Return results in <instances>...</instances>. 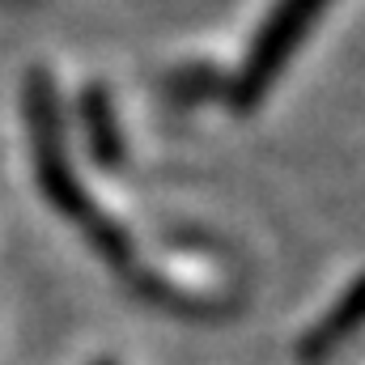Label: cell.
Here are the masks:
<instances>
[{"label":"cell","instance_id":"obj_1","mask_svg":"<svg viewBox=\"0 0 365 365\" xmlns=\"http://www.w3.org/2000/svg\"><path fill=\"white\" fill-rule=\"evenodd\" d=\"M21 115H26V132H30V162H34V182L43 191V200L68 217L81 221L93 208L86 187L77 179L73 153H68V123H64V102L60 86L47 68H30L21 81Z\"/></svg>","mask_w":365,"mask_h":365},{"label":"cell","instance_id":"obj_2","mask_svg":"<svg viewBox=\"0 0 365 365\" xmlns=\"http://www.w3.org/2000/svg\"><path fill=\"white\" fill-rule=\"evenodd\" d=\"M331 0H276L272 13L259 21L238 73L225 81V93L238 110H255L268 93H272L276 77L284 73V64L297 56V47L306 43V34L319 26L323 9Z\"/></svg>","mask_w":365,"mask_h":365},{"label":"cell","instance_id":"obj_3","mask_svg":"<svg viewBox=\"0 0 365 365\" xmlns=\"http://www.w3.org/2000/svg\"><path fill=\"white\" fill-rule=\"evenodd\" d=\"M77 123H81V136H86V153H90V162L98 170H119L128 162L123 128H119L110 90L102 81H90L77 93Z\"/></svg>","mask_w":365,"mask_h":365},{"label":"cell","instance_id":"obj_4","mask_svg":"<svg viewBox=\"0 0 365 365\" xmlns=\"http://www.w3.org/2000/svg\"><path fill=\"white\" fill-rule=\"evenodd\" d=\"M361 302H365V276H353L340 302L297 340V361L302 365H327L357 331H361Z\"/></svg>","mask_w":365,"mask_h":365},{"label":"cell","instance_id":"obj_5","mask_svg":"<svg viewBox=\"0 0 365 365\" xmlns=\"http://www.w3.org/2000/svg\"><path fill=\"white\" fill-rule=\"evenodd\" d=\"M81 225V234H86V242L93 247V255L106 264V268H115V272H128L132 264H136V242H132V234L115 221V217H106L98 204H93L90 212L77 221Z\"/></svg>","mask_w":365,"mask_h":365},{"label":"cell","instance_id":"obj_6","mask_svg":"<svg viewBox=\"0 0 365 365\" xmlns=\"http://www.w3.org/2000/svg\"><path fill=\"white\" fill-rule=\"evenodd\" d=\"M212 90H225V77L208 64H195V68H182L170 77V93L179 102H195V98H208Z\"/></svg>","mask_w":365,"mask_h":365},{"label":"cell","instance_id":"obj_7","mask_svg":"<svg viewBox=\"0 0 365 365\" xmlns=\"http://www.w3.org/2000/svg\"><path fill=\"white\" fill-rule=\"evenodd\" d=\"M90 365H115V361H110V357H98V361H90Z\"/></svg>","mask_w":365,"mask_h":365}]
</instances>
